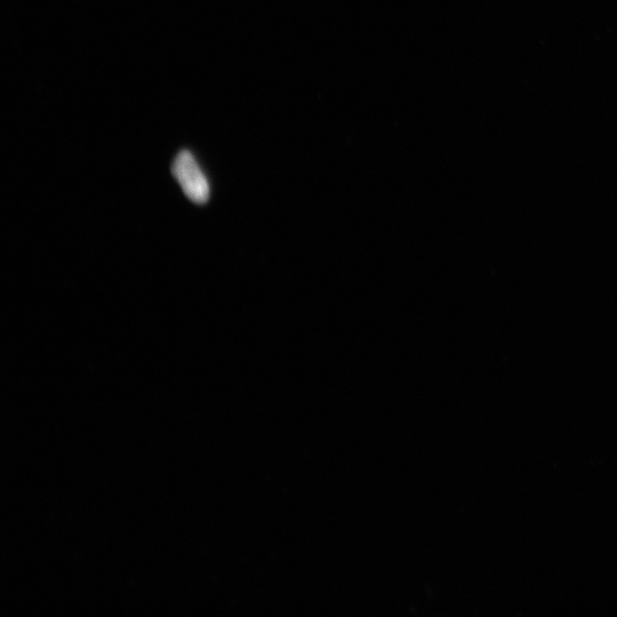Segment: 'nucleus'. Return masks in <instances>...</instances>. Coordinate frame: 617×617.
I'll list each match as a JSON object with an SVG mask.
<instances>
[{
    "instance_id": "nucleus-1",
    "label": "nucleus",
    "mask_w": 617,
    "mask_h": 617,
    "mask_svg": "<svg viewBox=\"0 0 617 617\" xmlns=\"http://www.w3.org/2000/svg\"><path fill=\"white\" fill-rule=\"evenodd\" d=\"M172 173L179 182L184 194L196 204H205L210 199L211 188L206 175L199 167L196 158L188 150L176 156Z\"/></svg>"
}]
</instances>
